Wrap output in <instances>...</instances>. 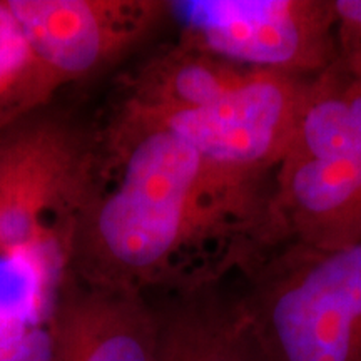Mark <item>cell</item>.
Returning a JSON list of instances; mask_svg holds the SVG:
<instances>
[{
    "label": "cell",
    "instance_id": "cell-1",
    "mask_svg": "<svg viewBox=\"0 0 361 361\" xmlns=\"http://www.w3.org/2000/svg\"><path fill=\"white\" fill-rule=\"evenodd\" d=\"M99 169L75 233L84 286L142 293L202 281L216 247L241 271L264 251L274 180L216 168L173 130L121 106L99 133Z\"/></svg>",
    "mask_w": 361,
    "mask_h": 361
},
{
    "label": "cell",
    "instance_id": "cell-2",
    "mask_svg": "<svg viewBox=\"0 0 361 361\" xmlns=\"http://www.w3.org/2000/svg\"><path fill=\"white\" fill-rule=\"evenodd\" d=\"M97 166L99 134L51 107L0 130V328L56 331Z\"/></svg>",
    "mask_w": 361,
    "mask_h": 361
},
{
    "label": "cell",
    "instance_id": "cell-3",
    "mask_svg": "<svg viewBox=\"0 0 361 361\" xmlns=\"http://www.w3.org/2000/svg\"><path fill=\"white\" fill-rule=\"evenodd\" d=\"M263 361H361V238L281 241L241 271Z\"/></svg>",
    "mask_w": 361,
    "mask_h": 361
},
{
    "label": "cell",
    "instance_id": "cell-4",
    "mask_svg": "<svg viewBox=\"0 0 361 361\" xmlns=\"http://www.w3.org/2000/svg\"><path fill=\"white\" fill-rule=\"evenodd\" d=\"M179 40L246 69L313 78L338 56L333 0L169 2Z\"/></svg>",
    "mask_w": 361,
    "mask_h": 361
},
{
    "label": "cell",
    "instance_id": "cell-5",
    "mask_svg": "<svg viewBox=\"0 0 361 361\" xmlns=\"http://www.w3.org/2000/svg\"><path fill=\"white\" fill-rule=\"evenodd\" d=\"M310 79V78H308ZM306 79L252 71L224 96L183 111H141L196 147L216 168L274 180L286 154Z\"/></svg>",
    "mask_w": 361,
    "mask_h": 361
},
{
    "label": "cell",
    "instance_id": "cell-6",
    "mask_svg": "<svg viewBox=\"0 0 361 361\" xmlns=\"http://www.w3.org/2000/svg\"><path fill=\"white\" fill-rule=\"evenodd\" d=\"M17 20L57 82L101 74L169 19L159 0H8Z\"/></svg>",
    "mask_w": 361,
    "mask_h": 361
},
{
    "label": "cell",
    "instance_id": "cell-7",
    "mask_svg": "<svg viewBox=\"0 0 361 361\" xmlns=\"http://www.w3.org/2000/svg\"><path fill=\"white\" fill-rule=\"evenodd\" d=\"M361 238V154L333 162H284L274 178L271 239L340 245Z\"/></svg>",
    "mask_w": 361,
    "mask_h": 361
},
{
    "label": "cell",
    "instance_id": "cell-8",
    "mask_svg": "<svg viewBox=\"0 0 361 361\" xmlns=\"http://www.w3.org/2000/svg\"><path fill=\"white\" fill-rule=\"evenodd\" d=\"M152 303L157 361H263L239 295L221 279H202L166 291Z\"/></svg>",
    "mask_w": 361,
    "mask_h": 361
},
{
    "label": "cell",
    "instance_id": "cell-9",
    "mask_svg": "<svg viewBox=\"0 0 361 361\" xmlns=\"http://www.w3.org/2000/svg\"><path fill=\"white\" fill-rule=\"evenodd\" d=\"M54 361H157L154 306L142 293L80 283L59 314Z\"/></svg>",
    "mask_w": 361,
    "mask_h": 361
},
{
    "label": "cell",
    "instance_id": "cell-10",
    "mask_svg": "<svg viewBox=\"0 0 361 361\" xmlns=\"http://www.w3.org/2000/svg\"><path fill=\"white\" fill-rule=\"evenodd\" d=\"M361 154V62L338 51L306 79L284 162H333Z\"/></svg>",
    "mask_w": 361,
    "mask_h": 361
},
{
    "label": "cell",
    "instance_id": "cell-11",
    "mask_svg": "<svg viewBox=\"0 0 361 361\" xmlns=\"http://www.w3.org/2000/svg\"><path fill=\"white\" fill-rule=\"evenodd\" d=\"M62 85L45 69L8 0H0V130L51 107Z\"/></svg>",
    "mask_w": 361,
    "mask_h": 361
},
{
    "label": "cell",
    "instance_id": "cell-12",
    "mask_svg": "<svg viewBox=\"0 0 361 361\" xmlns=\"http://www.w3.org/2000/svg\"><path fill=\"white\" fill-rule=\"evenodd\" d=\"M56 331L0 328V361H54Z\"/></svg>",
    "mask_w": 361,
    "mask_h": 361
},
{
    "label": "cell",
    "instance_id": "cell-13",
    "mask_svg": "<svg viewBox=\"0 0 361 361\" xmlns=\"http://www.w3.org/2000/svg\"><path fill=\"white\" fill-rule=\"evenodd\" d=\"M338 17V51L361 62V0H333Z\"/></svg>",
    "mask_w": 361,
    "mask_h": 361
}]
</instances>
